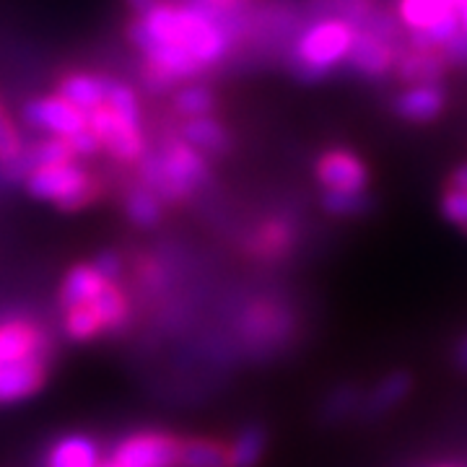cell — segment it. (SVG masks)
<instances>
[{
  "mask_svg": "<svg viewBox=\"0 0 467 467\" xmlns=\"http://www.w3.org/2000/svg\"><path fill=\"white\" fill-rule=\"evenodd\" d=\"M250 3L236 0L229 11L216 14L198 0H159L135 16L125 36L140 52L143 86L150 94H167L226 63L244 36Z\"/></svg>",
  "mask_w": 467,
  "mask_h": 467,
  "instance_id": "1",
  "label": "cell"
},
{
  "mask_svg": "<svg viewBox=\"0 0 467 467\" xmlns=\"http://www.w3.org/2000/svg\"><path fill=\"white\" fill-rule=\"evenodd\" d=\"M135 167L140 177L138 182L146 184L169 205L184 202L211 182V161L177 133L169 135L159 149L149 146Z\"/></svg>",
  "mask_w": 467,
  "mask_h": 467,
  "instance_id": "2",
  "label": "cell"
},
{
  "mask_svg": "<svg viewBox=\"0 0 467 467\" xmlns=\"http://www.w3.org/2000/svg\"><path fill=\"white\" fill-rule=\"evenodd\" d=\"M356 39V26L340 18L304 21L294 42L285 47V63L301 84H319L333 76L335 67L346 66Z\"/></svg>",
  "mask_w": 467,
  "mask_h": 467,
  "instance_id": "3",
  "label": "cell"
},
{
  "mask_svg": "<svg viewBox=\"0 0 467 467\" xmlns=\"http://www.w3.org/2000/svg\"><path fill=\"white\" fill-rule=\"evenodd\" d=\"M21 184L34 201L52 202L63 213L86 211L101 198V182L81 161L34 169Z\"/></svg>",
  "mask_w": 467,
  "mask_h": 467,
  "instance_id": "4",
  "label": "cell"
},
{
  "mask_svg": "<svg viewBox=\"0 0 467 467\" xmlns=\"http://www.w3.org/2000/svg\"><path fill=\"white\" fill-rule=\"evenodd\" d=\"M182 439L159 429L128 434L115 444L109 462L115 467H180Z\"/></svg>",
  "mask_w": 467,
  "mask_h": 467,
  "instance_id": "5",
  "label": "cell"
},
{
  "mask_svg": "<svg viewBox=\"0 0 467 467\" xmlns=\"http://www.w3.org/2000/svg\"><path fill=\"white\" fill-rule=\"evenodd\" d=\"M88 128L99 138L101 150H107L117 164H138L149 150L143 125L119 117L107 104L88 112Z\"/></svg>",
  "mask_w": 467,
  "mask_h": 467,
  "instance_id": "6",
  "label": "cell"
},
{
  "mask_svg": "<svg viewBox=\"0 0 467 467\" xmlns=\"http://www.w3.org/2000/svg\"><path fill=\"white\" fill-rule=\"evenodd\" d=\"M21 119L42 135L63 138V140L88 128V115L84 109H78L73 101L60 97L57 91L32 97L21 107Z\"/></svg>",
  "mask_w": 467,
  "mask_h": 467,
  "instance_id": "7",
  "label": "cell"
},
{
  "mask_svg": "<svg viewBox=\"0 0 467 467\" xmlns=\"http://www.w3.org/2000/svg\"><path fill=\"white\" fill-rule=\"evenodd\" d=\"M315 180L322 190L335 192H368L371 169L356 150L333 146L325 149L315 161Z\"/></svg>",
  "mask_w": 467,
  "mask_h": 467,
  "instance_id": "8",
  "label": "cell"
},
{
  "mask_svg": "<svg viewBox=\"0 0 467 467\" xmlns=\"http://www.w3.org/2000/svg\"><path fill=\"white\" fill-rule=\"evenodd\" d=\"M47 356L50 337L39 322L29 317H8L0 322V367Z\"/></svg>",
  "mask_w": 467,
  "mask_h": 467,
  "instance_id": "9",
  "label": "cell"
},
{
  "mask_svg": "<svg viewBox=\"0 0 467 467\" xmlns=\"http://www.w3.org/2000/svg\"><path fill=\"white\" fill-rule=\"evenodd\" d=\"M398 50H400V45L384 39L379 34L368 32V29H356V39H353L346 66L367 81H382V78L392 76Z\"/></svg>",
  "mask_w": 467,
  "mask_h": 467,
  "instance_id": "10",
  "label": "cell"
},
{
  "mask_svg": "<svg viewBox=\"0 0 467 467\" xmlns=\"http://www.w3.org/2000/svg\"><path fill=\"white\" fill-rule=\"evenodd\" d=\"M450 57L444 50H431V47H418L402 42L395 60L392 78L400 86H418V84H444V78L451 70Z\"/></svg>",
  "mask_w": 467,
  "mask_h": 467,
  "instance_id": "11",
  "label": "cell"
},
{
  "mask_svg": "<svg viewBox=\"0 0 467 467\" xmlns=\"http://www.w3.org/2000/svg\"><path fill=\"white\" fill-rule=\"evenodd\" d=\"M450 107V94L441 84L402 86L392 97V112L410 125H431Z\"/></svg>",
  "mask_w": 467,
  "mask_h": 467,
  "instance_id": "12",
  "label": "cell"
},
{
  "mask_svg": "<svg viewBox=\"0 0 467 467\" xmlns=\"http://www.w3.org/2000/svg\"><path fill=\"white\" fill-rule=\"evenodd\" d=\"M392 11L405 34H431L460 21L454 0H398Z\"/></svg>",
  "mask_w": 467,
  "mask_h": 467,
  "instance_id": "13",
  "label": "cell"
},
{
  "mask_svg": "<svg viewBox=\"0 0 467 467\" xmlns=\"http://www.w3.org/2000/svg\"><path fill=\"white\" fill-rule=\"evenodd\" d=\"M47 358H26L0 367V405H14L34 398L47 382Z\"/></svg>",
  "mask_w": 467,
  "mask_h": 467,
  "instance_id": "14",
  "label": "cell"
},
{
  "mask_svg": "<svg viewBox=\"0 0 467 467\" xmlns=\"http://www.w3.org/2000/svg\"><path fill=\"white\" fill-rule=\"evenodd\" d=\"M177 135L182 138L184 143H190L195 150H201L208 161L211 159H223L234 149V138L229 133V128L216 115L180 119Z\"/></svg>",
  "mask_w": 467,
  "mask_h": 467,
  "instance_id": "15",
  "label": "cell"
},
{
  "mask_svg": "<svg viewBox=\"0 0 467 467\" xmlns=\"http://www.w3.org/2000/svg\"><path fill=\"white\" fill-rule=\"evenodd\" d=\"M416 387V379L410 371L398 368V371H389L384 374L379 382L368 389L367 395H361V416L367 418H382L387 413H392L395 408H400L402 402L410 398Z\"/></svg>",
  "mask_w": 467,
  "mask_h": 467,
  "instance_id": "16",
  "label": "cell"
},
{
  "mask_svg": "<svg viewBox=\"0 0 467 467\" xmlns=\"http://www.w3.org/2000/svg\"><path fill=\"white\" fill-rule=\"evenodd\" d=\"M112 86V76L107 73H91V70H70L66 76H60V81L55 86V91L67 101H73L78 109H84L86 115L99 109L107 104V94Z\"/></svg>",
  "mask_w": 467,
  "mask_h": 467,
  "instance_id": "17",
  "label": "cell"
},
{
  "mask_svg": "<svg viewBox=\"0 0 467 467\" xmlns=\"http://www.w3.org/2000/svg\"><path fill=\"white\" fill-rule=\"evenodd\" d=\"M109 284H117V281L104 278L94 263H78V265H73L63 275V281H60V291H57L60 312H67L73 306H81V304L94 301Z\"/></svg>",
  "mask_w": 467,
  "mask_h": 467,
  "instance_id": "18",
  "label": "cell"
},
{
  "mask_svg": "<svg viewBox=\"0 0 467 467\" xmlns=\"http://www.w3.org/2000/svg\"><path fill=\"white\" fill-rule=\"evenodd\" d=\"M101 444L88 434L57 436L45 451V467H101Z\"/></svg>",
  "mask_w": 467,
  "mask_h": 467,
  "instance_id": "19",
  "label": "cell"
},
{
  "mask_svg": "<svg viewBox=\"0 0 467 467\" xmlns=\"http://www.w3.org/2000/svg\"><path fill=\"white\" fill-rule=\"evenodd\" d=\"M294 247V226L285 218H267L247 239V252L260 263H278Z\"/></svg>",
  "mask_w": 467,
  "mask_h": 467,
  "instance_id": "20",
  "label": "cell"
},
{
  "mask_svg": "<svg viewBox=\"0 0 467 467\" xmlns=\"http://www.w3.org/2000/svg\"><path fill=\"white\" fill-rule=\"evenodd\" d=\"M218 97L216 91L202 81H187L171 91V109L180 119H195V117H208L216 112Z\"/></svg>",
  "mask_w": 467,
  "mask_h": 467,
  "instance_id": "21",
  "label": "cell"
},
{
  "mask_svg": "<svg viewBox=\"0 0 467 467\" xmlns=\"http://www.w3.org/2000/svg\"><path fill=\"white\" fill-rule=\"evenodd\" d=\"M382 3L379 0H304V11L309 18H340L356 29L367 21Z\"/></svg>",
  "mask_w": 467,
  "mask_h": 467,
  "instance_id": "22",
  "label": "cell"
},
{
  "mask_svg": "<svg viewBox=\"0 0 467 467\" xmlns=\"http://www.w3.org/2000/svg\"><path fill=\"white\" fill-rule=\"evenodd\" d=\"M244 333L250 335V340H254L257 346H267L273 340H284L285 335H288V319L273 304L257 301L252 309H247Z\"/></svg>",
  "mask_w": 467,
  "mask_h": 467,
  "instance_id": "23",
  "label": "cell"
},
{
  "mask_svg": "<svg viewBox=\"0 0 467 467\" xmlns=\"http://www.w3.org/2000/svg\"><path fill=\"white\" fill-rule=\"evenodd\" d=\"M267 444H270V436L265 426L247 423L244 429L236 431L229 444V467H257L265 460Z\"/></svg>",
  "mask_w": 467,
  "mask_h": 467,
  "instance_id": "24",
  "label": "cell"
},
{
  "mask_svg": "<svg viewBox=\"0 0 467 467\" xmlns=\"http://www.w3.org/2000/svg\"><path fill=\"white\" fill-rule=\"evenodd\" d=\"M125 216L140 229H153L164 221V201L143 182H135L125 192Z\"/></svg>",
  "mask_w": 467,
  "mask_h": 467,
  "instance_id": "25",
  "label": "cell"
},
{
  "mask_svg": "<svg viewBox=\"0 0 467 467\" xmlns=\"http://www.w3.org/2000/svg\"><path fill=\"white\" fill-rule=\"evenodd\" d=\"M63 333L73 343H88V340L107 335V327H104L99 309L88 301V304L63 312Z\"/></svg>",
  "mask_w": 467,
  "mask_h": 467,
  "instance_id": "26",
  "label": "cell"
},
{
  "mask_svg": "<svg viewBox=\"0 0 467 467\" xmlns=\"http://www.w3.org/2000/svg\"><path fill=\"white\" fill-rule=\"evenodd\" d=\"M180 467H229V444L216 439H182Z\"/></svg>",
  "mask_w": 467,
  "mask_h": 467,
  "instance_id": "27",
  "label": "cell"
},
{
  "mask_svg": "<svg viewBox=\"0 0 467 467\" xmlns=\"http://www.w3.org/2000/svg\"><path fill=\"white\" fill-rule=\"evenodd\" d=\"M319 205L325 213L335 218H358L371 213L374 208V195L371 192H335V190H322Z\"/></svg>",
  "mask_w": 467,
  "mask_h": 467,
  "instance_id": "28",
  "label": "cell"
},
{
  "mask_svg": "<svg viewBox=\"0 0 467 467\" xmlns=\"http://www.w3.org/2000/svg\"><path fill=\"white\" fill-rule=\"evenodd\" d=\"M24 150V138L18 130L16 119L8 112V107L0 99V171L16 164V159Z\"/></svg>",
  "mask_w": 467,
  "mask_h": 467,
  "instance_id": "29",
  "label": "cell"
},
{
  "mask_svg": "<svg viewBox=\"0 0 467 467\" xmlns=\"http://www.w3.org/2000/svg\"><path fill=\"white\" fill-rule=\"evenodd\" d=\"M107 107L119 117L143 125V112H140V101H138L135 88L130 84H125V81H119V78H112L109 94H107Z\"/></svg>",
  "mask_w": 467,
  "mask_h": 467,
  "instance_id": "30",
  "label": "cell"
},
{
  "mask_svg": "<svg viewBox=\"0 0 467 467\" xmlns=\"http://www.w3.org/2000/svg\"><path fill=\"white\" fill-rule=\"evenodd\" d=\"M439 208H441V216L447 218L451 226L467 232V190H447L444 187V192L439 198Z\"/></svg>",
  "mask_w": 467,
  "mask_h": 467,
  "instance_id": "31",
  "label": "cell"
},
{
  "mask_svg": "<svg viewBox=\"0 0 467 467\" xmlns=\"http://www.w3.org/2000/svg\"><path fill=\"white\" fill-rule=\"evenodd\" d=\"M97 270H99L104 278H109V281H117L119 284V278H122V273H125V260H122V254L115 250H104L99 252L94 260H91Z\"/></svg>",
  "mask_w": 467,
  "mask_h": 467,
  "instance_id": "32",
  "label": "cell"
},
{
  "mask_svg": "<svg viewBox=\"0 0 467 467\" xmlns=\"http://www.w3.org/2000/svg\"><path fill=\"white\" fill-rule=\"evenodd\" d=\"M353 408H361V395L356 389H350V387H343L330 398L327 416H350Z\"/></svg>",
  "mask_w": 467,
  "mask_h": 467,
  "instance_id": "33",
  "label": "cell"
},
{
  "mask_svg": "<svg viewBox=\"0 0 467 467\" xmlns=\"http://www.w3.org/2000/svg\"><path fill=\"white\" fill-rule=\"evenodd\" d=\"M67 146L73 149V153H76L78 159H88V156H97V153H101L99 138L94 135L91 128H86V130L76 133L73 138H67Z\"/></svg>",
  "mask_w": 467,
  "mask_h": 467,
  "instance_id": "34",
  "label": "cell"
},
{
  "mask_svg": "<svg viewBox=\"0 0 467 467\" xmlns=\"http://www.w3.org/2000/svg\"><path fill=\"white\" fill-rule=\"evenodd\" d=\"M444 187H447V190H467V161L465 164H460V167L451 169Z\"/></svg>",
  "mask_w": 467,
  "mask_h": 467,
  "instance_id": "35",
  "label": "cell"
},
{
  "mask_svg": "<svg viewBox=\"0 0 467 467\" xmlns=\"http://www.w3.org/2000/svg\"><path fill=\"white\" fill-rule=\"evenodd\" d=\"M454 367L467 374V335H462L454 346Z\"/></svg>",
  "mask_w": 467,
  "mask_h": 467,
  "instance_id": "36",
  "label": "cell"
},
{
  "mask_svg": "<svg viewBox=\"0 0 467 467\" xmlns=\"http://www.w3.org/2000/svg\"><path fill=\"white\" fill-rule=\"evenodd\" d=\"M128 3V8L133 11L135 16H140V14H146V11H150L159 0H125Z\"/></svg>",
  "mask_w": 467,
  "mask_h": 467,
  "instance_id": "37",
  "label": "cell"
},
{
  "mask_svg": "<svg viewBox=\"0 0 467 467\" xmlns=\"http://www.w3.org/2000/svg\"><path fill=\"white\" fill-rule=\"evenodd\" d=\"M457 14H460V26H462V32L467 34V0H460V3H457Z\"/></svg>",
  "mask_w": 467,
  "mask_h": 467,
  "instance_id": "38",
  "label": "cell"
},
{
  "mask_svg": "<svg viewBox=\"0 0 467 467\" xmlns=\"http://www.w3.org/2000/svg\"><path fill=\"white\" fill-rule=\"evenodd\" d=\"M101 467H115V465H112V462H109V460H107V462H101Z\"/></svg>",
  "mask_w": 467,
  "mask_h": 467,
  "instance_id": "39",
  "label": "cell"
}]
</instances>
